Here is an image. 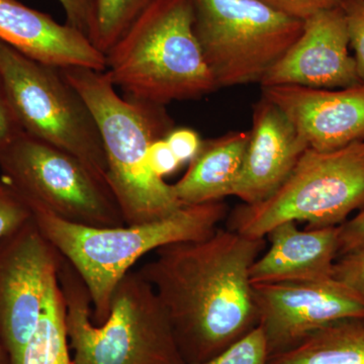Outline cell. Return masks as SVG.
<instances>
[{"label":"cell","mask_w":364,"mask_h":364,"mask_svg":"<svg viewBox=\"0 0 364 364\" xmlns=\"http://www.w3.org/2000/svg\"><path fill=\"white\" fill-rule=\"evenodd\" d=\"M343 9L349 45L353 50L356 72L364 85V0H343Z\"/></svg>","instance_id":"603a6c76"},{"label":"cell","mask_w":364,"mask_h":364,"mask_svg":"<svg viewBox=\"0 0 364 364\" xmlns=\"http://www.w3.org/2000/svg\"><path fill=\"white\" fill-rule=\"evenodd\" d=\"M65 11L66 23L90 40L95 23V0H58Z\"/></svg>","instance_id":"484cf974"},{"label":"cell","mask_w":364,"mask_h":364,"mask_svg":"<svg viewBox=\"0 0 364 364\" xmlns=\"http://www.w3.org/2000/svg\"><path fill=\"white\" fill-rule=\"evenodd\" d=\"M147 159L150 169L159 178H164L165 176L173 173L181 165L170 149L165 138L158 139L151 144L148 149Z\"/></svg>","instance_id":"f1b7e54d"},{"label":"cell","mask_w":364,"mask_h":364,"mask_svg":"<svg viewBox=\"0 0 364 364\" xmlns=\"http://www.w3.org/2000/svg\"><path fill=\"white\" fill-rule=\"evenodd\" d=\"M30 208L46 238L85 282L95 324L109 317L114 289L141 258L168 244L207 238L228 212L226 203L218 200L181 205L156 221L97 228L64 221L43 208Z\"/></svg>","instance_id":"3957f363"},{"label":"cell","mask_w":364,"mask_h":364,"mask_svg":"<svg viewBox=\"0 0 364 364\" xmlns=\"http://www.w3.org/2000/svg\"><path fill=\"white\" fill-rule=\"evenodd\" d=\"M263 97L284 112L311 149L335 151L364 142V85L318 90L262 87Z\"/></svg>","instance_id":"4fadbf2b"},{"label":"cell","mask_w":364,"mask_h":364,"mask_svg":"<svg viewBox=\"0 0 364 364\" xmlns=\"http://www.w3.org/2000/svg\"><path fill=\"white\" fill-rule=\"evenodd\" d=\"M308 148L284 112L262 95L254 107L247 151L233 196L245 205L267 200Z\"/></svg>","instance_id":"5bb4252c"},{"label":"cell","mask_w":364,"mask_h":364,"mask_svg":"<svg viewBox=\"0 0 364 364\" xmlns=\"http://www.w3.org/2000/svg\"><path fill=\"white\" fill-rule=\"evenodd\" d=\"M267 342L259 325L214 358L200 364H268Z\"/></svg>","instance_id":"44dd1931"},{"label":"cell","mask_w":364,"mask_h":364,"mask_svg":"<svg viewBox=\"0 0 364 364\" xmlns=\"http://www.w3.org/2000/svg\"><path fill=\"white\" fill-rule=\"evenodd\" d=\"M98 126L107 159V181L128 226L156 221L181 208L172 184L153 173L148 149L173 130L164 105L117 92L105 71L62 68Z\"/></svg>","instance_id":"7a4b0ae2"},{"label":"cell","mask_w":364,"mask_h":364,"mask_svg":"<svg viewBox=\"0 0 364 364\" xmlns=\"http://www.w3.org/2000/svg\"><path fill=\"white\" fill-rule=\"evenodd\" d=\"M23 132L9 102L6 86L0 75V156Z\"/></svg>","instance_id":"4316f807"},{"label":"cell","mask_w":364,"mask_h":364,"mask_svg":"<svg viewBox=\"0 0 364 364\" xmlns=\"http://www.w3.org/2000/svg\"><path fill=\"white\" fill-rule=\"evenodd\" d=\"M341 6L304 21L303 32L265 74L261 87L294 85L339 90L360 85Z\"/></svg>","instance_id":"7c38bea8"},{"label":"cell","mask_w":364,"mask_h":364,"mask_svg":"<svg viewBox=\"0 0 364 364\" xmlns=\"http://www.w3.org/2000/svg\"><path fill=\"white\" fill-rule=\"evenodd\" d=\"M280 14L305 21L327 9L341 6L343 0H259Z\"/></svg>","instance_id":"cb8c5ba5"},{"label":"cell","mask_w":364,"mask_h":364,"mask_svg":"<svg viewBox=\"0 0 364 364\" xmlns=\"http://www.w3.org/2000/svg\"><path fill=\"white\" fill-rule=\"evenodd\" d=\"M0 364H11L9 354L6 353V349H4L1 342H0Z\"/></svg>","instance_id":"4dcf8cb0"},{"label":"cell","mask_w":364,"mask_h":364,"mask_svg":"<svg viewBox=\"0 0 364 364\" xmlns=\"http://www.w3.org/2000/svg\"><path fill=\"white\" fill-rule=\"evenodd\" d=\"M32 218V210L25 200L4 179L0 178V239Z\"/></svg>","instance_id":"7402d4cb"},{"label":"cell","mask_w":364,"mask_h":364,"mask_svg":"<svg viewBox=\"0 0 364 364\" xmlns=\"http://www.w3.org/2000/svg\"><path fill=\"white\" fill-rule=\"evenodd\" d=\"M58 282L74 364H186L154 289L138 270L119 282L102 324L93 322L87 287L65 258Z\"/></svg>","instance_id":"277c9868"},{"label":"cell","mask_w":364,"mask_h":364,"mask_svg":"<svg viewBox=\"0 0 364 364\" xmlns=\"http://www.w3.org/2000/svg\"><path fill=\"white\" fill-rule=\"evenodd\" d=\"M253 294L269 358L294 348L326 326L364 318V296L333 277L253 284Z\"/></svg>","instance_id":"8fae6325"},{"label":"cell","mask_w":364,"mask_h":364,"mask_svg":"<svg viewBox=\"0 0 364 364\" xmlns=\"http://www.w3.org/2000/svg\"><path fill=\"white\" fill-rule=\"evenodd\" d=\"M195 33L217 87L260 83L304 21L259 0H191Z\"/></svg>","instance_id":"ba28073f"},{"label":"cell","mask_w":364,"mask_h":364,"mask_svg":"<svg viewBox=\"0 0 364 364\" xmlns=\"http://www.w3.org/2000/svg\"><path fill=\"white\" fill-rule=\"evenodd\" d=\"M268 364H364V318L326 326Z\"/></svg>","instance_id":"ac0fdd59"},{"label":"cell","mask_w":364,"mask_h":364,"mask_svg":"<svg viewBox=\"0 0 364 364\" xmlns=\"http://www.w3.org/2000/svg\"><path fill=\"white\" fill-rule=\"evenodd\" d=\"M170 149L181 163L191 162L200 152L203 141L191 129H173L165 138Z\"/></svg>","instance_id":"83f0119b"},{"label":"cell","mask_w":364,"mask_h":364,"mask_svg":"<svg viewBox=\"0 0 364 364\" xmlns=\"http://www.w3.org/2000/svg\"><path fill=\"white\" fill-rule=\"evenodd\" d=\"M333 277L364 296V247L337 258Z\"/></svg>","instance_id":"d4e9b609"},{"label":"cell","mask_w":364,"mask_h":364,"mask_svg":"<svg viewBox=\"0 0 364 364\" xmlns=\"http://www.w3.org/2000/svg\"><path fill=\"white\" fill-rule=\"evenodd\" d=\"M0 75L21 129L79 158L107 181V159L92 112L61 69L0 41Z\"/></svg>","instance_id":"52a82bcc"},{"label":"cell","mask_w":364,"mask_h":364,"mask_svg":"<svg viewBox=\"0 0 364 364\" xmlns=\"http://www.w3.org/2000/svg\"><path fill=\"white\" fill-rule=\"evenodd\" d=\"M63 260L33 218L0 239V342L11 364L20 363Z\"/></svg>","instance_id":"30bf717a"},{"label":"cell","mask_w":364,"mask_h":364,"mask_svg":"<svg viewBox=\"0 0 364 364\" xmlns=\"http://www.w3.org/2000/svg\"><path fill=\"white\" fill-rule=\"evenodd\" d=\"M70 350L65 304L57 279L50 289L44 310L18 364H74Z\"/></svg>","instance_id":"d6986e66"},{"label":"cell","mask_w":364,"mask_h":364,"mask_svg":"<svg viewBox=\"0 0 364 364\" xmlns=\"http://www.w3.org/2000/svg\"><path fill=\"white\" fill-rule=\"evenodd\" d=\"M265 238L230 229L154 251L138 272L154 289L186 364H200L259 324L250 269Z\"/></svg>","instance_id":"6da1fadb"},{"label":"cell","mask_w":364,"mask_h":364,"mask_svg":"<svg viewBox=\"0 0 364 364\" xmlns=\"http://www.w3.org/2000/svg\"><path fill=\"white\" fill-rule=\"evenodd\" d=\"M339 226L299 230L284 222L267 234L270 246L250 269L252 284L313 282L333 277Z\"/></svg>","instance_id":"2e32d148"},{"label":"cell","mask_w":364,"mask_h":364,"mask_svg":"<svg viewBox=\"0 0 364 364\" xmlns=\"http://www.w3.org/2000/svg\"><path fill=\"white\" fill-rule=\"evenodd\" d=\"M0 41L28 58L57 68L107 70V58L85 35L18 0H0Z\"/></svg>","instance_id":"9a60e30c"},{"label":"cell","mask_w":364,"mask_h":364,"mask_svg":"<svg viewBox=\"0 0 364 364\" xmlns=\"http://www.w3.org/2000/svg\"><path fill=\"white\" fill-rule=\"evenodd\" d=\"M0 171L28 207L83 226L126 225L105 178L79 158L25 132L0 156Z\"/></svg>","instance_id":"9c48e42d"},{"label":"cell","mask_w":364,"mask_h":364,"mask_svg":"<svg viewBox=\"0 0 364 364\" xmlns=\"http://www.w3.org/2000/svg\"><path fill=\"white\" fill-rule=\"evenodd\" d=\"M193 23L191 0H156L105 56L112 82L127 97L164 107L217 90Z\"/></svg>","instance_id":"5b68a950"},{"label":"cell","mask_w":364,"mask_h":364,"mask_svg":"<svg viewBox=\"0 0 364 364\" xmlns=\"http://www.w3.org/2000/svg\"><path fill=\"white\" fill-rule=\"evenodd\" d=\"M156 0H95V23L90 42L105 56Z\"/></svg>","instance_id":"ffe728a7"},{"label":"cell","mask_w":364,"mask_h":364,"mask_svg":"<svg viewBox=\"0 0 364 364\" xmlns=\"http://www.w3.org/2000/svg\"><path fill=\"white\" fill-rule=\"evenodd\" d=\"M364 247V208L339 226L338 257Z\"/></svg>","instance_id":"f546056e"},{"label":"cell","mask_w":364,"mask_h":364,"mask_svg":"<svg viewBox=\"0 0 364 364\" xmlns=\"http://www.w3.org/2000/svg\"><path fill=\"white\" fill-rule=\"evenodd\" d=\"M364 208V142L335 151L308 148L282 186L267 200L239 205L228 229L265 238L284 222L336 227Z\"/></svg>","instance_id":"8992f818"},{"label":"cell","mask_w":364,"mask_h":364,"mask_svg":"<svg viewBox=\"0 0 364 364\" xmlns=\"http://www.w3.org/2000/svg\"><path fill=\"white\" fill-rule=\"evenodd\" d=\"M249 142V133L232 132L219 138L203 141L200 152L188 171L172 184L181 205H200L233 196L240 176Z\"/></svg>","instance_id":"e0dca14e"}]
</instances>
